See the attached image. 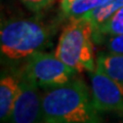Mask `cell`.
Wrapping results in <instances>:
<instances>
[{
  "mask_svg": "<svg viewBox=\"0 0 123 123\" xmlns=\"http://www.w3.org/2000/svg\"><path fill=\"white\" fill-rule=\"evenodd\" d=\"M42 117L43 123H99L90 88L80 79L44 92Z\"/></svg>",
  "mask_w": 123,
  "mask_h": 123,
  "instance_id": "cell-1",
  "label": "cell"
},
{
  "mask_svg": "<svg viewBox=\"0 0 123 123\" xmlns=\"http://www.w3.org/2000/svg\"><path fill=\"white\" fill-rule=\"evenodd\" d=\"M93 34V26L89 21L83 18H71L62 31L55 55L76 72H93L97 68L92 44Z\"/></svg>",
  "mask_w": 123,
  "mask_h": 123,
  "instance_id": "cell-2",
  "label": "cell"
},
{
  "mask_svg": "<svg viewBox=\"0 0 123 123\" xmlns=\"http://www.w3.org/2000/svg\"><path fill=\"white\" fill-rule=\"evenodd\" d=\"M50 37L48 28L35 20H10L0 30L1 53L9 60H22L40 51Z\"/></svg>",
  "mask_w": 123,
  "mask_h": 123,
  "instance_id": "cell-3",
  "label": "cell"
},
{
  "mask_svg": "<svg viewBox=\"0 0 123 123\" xmlns=\"http://www.w3.org/2000/svg\"><path fill=\"white\" fill-rule=\"evenodd\" d=\"M75 73V70L67 66L55 55L38 51L28 57L20 78L38 87L52 88L69 82Z\"/></svg>",
  "mask_w": 123,
  "mask_h": 123,
  "instance_id": "cell-4",
  "label": "cell"
},
{
  "mask_svg": "<svg viewBox=\"0 0 123 123\" xmlns=\"http://www.w3.org/2000/svg\"><path fill=\"white\" fill-rule=\"evenodd\" d=\"M90 91L98 112L123 113V84L98 68L90 73Z\"/></svg>",
  "mask_w": 123,
  "mask_h": 123,
  "instance_id": "cell-5",
  "label": "cell"
},
{
  "mask_svg": "<svg viewBox=\"0 0 123 123\" xmlns=\"http://www.w3.org/2000/svg\"><path fill=\"white\" fill-rule=\"evenodd\" d=\"M42 95L37 85L21 79V89L10 114V123H43Z\"/></svg>",
  "mask_w": 123,
  "mask_h": 123,
  "instance_id": "cell-6",
  "label": "cell"
},
{
  "mask_svg": "<svg viewBox=\"0 0 123 123\" xmlns=\"http://www.w3.org/2000/svg\"><path fill=\"white\" fill-rule=\"evenodd\" d=\"M21 89V78L3 75L0 80V119L7 122Z\"/></svg>",
  "mask_w": 123,
  "mask_h": 123,
  "instance_id": "cell-7",
  "label": "cell"
},
{
  "mask_svg": "<svg viewBox=\"0 0 123 123\" xmlns=\"http://www.w3.org/2000/svg\"><path fill=\"white\" fill-rule=\"evenodd\" d=\"M97 68L123 84V55L102 53L97 59Z\"/></svg>",
  "mask_w": 123,
  "mask_h": 123,
  "instance_id": "cell-8",
  "label": "cell"
},
{
  "mask_svg": "<svg viewBox=\"0 0 123 123\" xmlns=\"http://www.w3.org/2000/svg\"><path fill=\"white\" fill-rule=\"evenodd\" d=\"M123 7V0H109L108 2L104 3L103 5L92 9L89 12L85 13L80 18L89 21L95 30L102 24L107 22L112 15Z\"/></svg>",
  "mask_w": 123,
  "mask_h": 123,
  "instance_id": "cell-9",
  "label": "cell"
},
{
  "mask_svg": "<svg viewBox=\"0 0 123 123\" xmlns=\"http://www.w3.org/2000/svg\"><path fill=\"white\" fill-rule=\"evenodd\" d=\"M94 31L102 35H121L123 34V7L116 11L107 22L98 27Z\"/></svg>",
  "mask_w": 123,
  "mask_h": 123,
  "instance_id": "cell-10",
  "label": "cell"
},
{
  "mask_svg": "<svg viewBox=\"0 0 123 123\" xmlns=\"http://www.w3.org/2000/svg\"><path fill=\"white\" fill-rule=\"evenodd\" d=\"M108 1L109 0H77L69 7L65 14L70 18H80Z\"/></svg>",
  "mask_w": 123,
  "mask_h": 123,
  "instance_id": "cell-11",
  "label": "cell"
},
{
  "mask_svg": "<svg viewBox=\"0 0 123 123\" xmlns=\"http://www.w3.org/2000/svg\"><path fill=\"white\" fill-rule=\"evenodd\" d=\"M107 48L111 53L123 55V34L111 36L107 41Z\"/></svg>",
  "mask_w": 123,
  "mask_h": 123,
  "instance_id": "cell-12",
  "label": "cell"
},
{
  "mask_svg": "<svg viewBox=\"0 0 123 123\" xmlns=\"http://www.w3.org/2000/svg\"><path fill=\"white\" fill-rule=\"evenodd\" d=\"M27 8L32 11H40L49 7L55 0H21Z\"/></svg>",
  "mask_w": 123,
  "mask_h": 123,
  "instance_id": "cell-13",
  "label": "cell"
},
{
  "mask_svg": "<svg viewBox=\"0 0 123 123\" xmlns=\"http://www.w3.org/2000/svg\"><path fill=\"white\" fill-rule=\"evenodd\" d=\"M75 1H77V0H62L61 1V7H62L63 12L64 13L66 12V11L69 9V7H70Z\"/></svg>",
  "mask_w": 123,
  "mask_h": 123,
  "instance_id": "cell-14",
  "label": "cell"
}]
</instances>
